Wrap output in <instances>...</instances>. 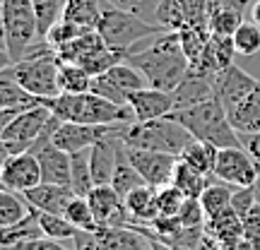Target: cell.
<instances>
[{
    "label": "cell",
    "mask_w": 260,
    "mask_h": 250,
    "mask_svg": "<svg viewBox=\"0 0 260 250\" xmlns=\"http://www.w3.org/2000/svg\"><path fill=\"white\" fill-rule=\"evenodd\" d=\"M128 63L135 65L145 75L149 87L161 92H174L190 70V60L181 46V37L174 29L159 34L157 41L145 51H138V53L130 51Z\"/></svg>",
    "instance_id": "6da1fadb"
},
{
    "label": "cell",
    "mask_w": 260,
    "mask_h": 250,
    "mask_svg": "<svg viewBox=\"0 0 260 250\" xmlns=\"http://www.w3.org/2000/svg\"><path fill=\"white\" fill-rule=\"evenodd\" d=\"M46 106L60 123H87V125H130L135 113L130 103H116L96 92L60 94L48 99Z\"/></svg>",
    "instance_id": "7a4b0ae2"
},
{
    "label": "cell",
    "mask_w": 260,
    "mask_h": 250,
    "mask_svg": "<svg viewBox=\"0 0 260 250\" xmlns=\"http://www.w3.org/2000/svg\"><path fill=\"white\" fill-rule=\"evenodd\" d=\"M58 70H60V60H58L56 48L48 46L46 39H39L27 56L17 63L5 65L0 75L12 77L19 87H24L34 96L56 99L63 94L58 84Z\"/></svg>",
    "instance_id": "3957f363"
},
{
    "label": "cell",
    "mask_w": 260,
    "mask_h": 250,
    "mask_svg": "<svg viewBox=\"0 0 260 250\" xmlns=\"http://www.w3.org/2000/svg\"><path fill=\"white\" fill-rule=\"evenodd\" d=\"M171 118H176L195 139H203L207 145H214L217 149L243 147V145H246L243 137L232 125L229 113H226V109L219 103L217 96L205 103L183 109V111H174Z\"/></svg>",
    "instance_id": "277c9868"
},
{
    "label": "cell",
    "mask_w": 260,
    "mask_h": 250,
    "mask_svg": "<svg viewBox=\"0 0 260 250\" xmlns=\"http://www.w3.org/2000/svg\"><path fill=\"white\" fill-rule=\"evenodd\" d=\"M193 139V135L171 116L147 123H130L123 130V142H125L128 149L164 152V154H176V157H181V152Z\"/></svg>",
    "instance_id": "5b68a950"
},
{
    "label": "cell",
    "mask_w": 260,
    "mask_h": 250,
    "mask_svg": "<svg viewBox=\"0 0 260 250\" xmlns=\"http://www.w3.org/2000/svg\"><path fill=\"white\" fill-rule=\"evenodd\" d=\"M3 22V44L8 65L17 63L34 48L39 39V19L31 0H3L0 10Z\"/></svg>",
    "instance_id": "8992f818"
},
{
    "label": "cell",
    "mask_w": 260,
    "mask_h": 250,
    "mask_svg": "<svg viewBox=\"0 0 260 250\" xmlns=\"http://www.w3.org/2000/svg\"><path fill=\"white\" fill-rule=\"evenodd\" d=\"M99 37L104 39V44L113 51H123L130 53V48L145 37H154V34H164L167 29L161 24L147 22V19L138 17L133 10L116 8V5H104V15L99 22Z\"/></svg>",
    "instance_id": "52a82bcc"
},
{
    "label": "cell",
    "mask_w": 260,
    "mask_h": 250,
    "mask_svg": "<svg viewBox=\"0 0 260 250\" xmlns=\"http://www.w3.org/2000/svg\"><path fill=\"white\" fill-rule=\"evenodd\" d=\"M53 118L56 116L51 113L48 106H37V109L17 113L12 121H8L3 125V130H0L5 157L19 154V152H29V149L34 147V142L48 130Z\"/></svg>",
    "instance_id": "ba28073f"
},
{
    "label": "cell",
    "mask_w": 260,
    "mask_h": 250,
    "mask_svg": "<svg viewBox=\"0 0 260 250\" xmlns=\"http://www.w3.org/2000/svg\"><path fill=\"white\" fill-rule=\"evenodd\" d=\"M149 87L145 75L140 73L135 65L125 63L113 65L111 70H106L104 75L92 77V92H96L99 96H106L116 103H128V96L138 89Z\"/></svg>",
    "instance_id": "9c48e42d"
},
{
    "label": "cell",
    "mask_w": 260,
    "mask_h": 250,
    "mask_svg": "<svg viewBox=\"0 0 260 250\" xmlns=\"http://www.w3.org/2000/svg\"><path fill=\"white\" fill-rule=\"evenodd\" d=\"M260 176V166L255 159L248 154L246 147H226L219 149L214 178L224 181L234 188H253V183Z\"/></svg>",
    "instance_id": "30bf717a"
},
{
    "label": "cell",
    "mask_w": 260,
    "mask_h": 250,
    "mask_svg": "<svg viewBox=\"0 0 260 250\" xmlns=\"http://www.w3.org/2000/svg\"><path fill=\"white\" fill-rule=\"evenodd\" d=\"M0 183L5 190L12 193H27L31 188H37L39 183H44L41 178V164H39L37 154L29 152H19V154H10L3 161L0 168Z\"/></svg>",
    "instance_id": "8fae6325"
},
{
    "label": "cell",
    "mask_w": 260,
    "mask_h": 250,
    "mask_svg": "<svg viewBox=\"0 0 260 250\" xmlns=\"http://www.w3.org/2000/svg\"><path fill=\"white\" fill-rule=\"evenodd\" d=\"M128 149V147H125ZM130 164L135 166L142 181L152 188H164L174 178V168L178 164L176 154H164V152H147V149H128Z\"/></svg>",
    "instance_id": "7c38bea8"
},
{
    "label": "cell",
    "mask_w": 260,
    "mask_h": 250,
    "mask_svg": "<svg viewBox=\"0 0 260 250\" xmlns=\"http://www.w3.org/2000/svg\"><path fill=\"white\" fill-rule=\"evenodd\" d=\"M123 125H87V123H60L56 128V132L51 135L53 145L75 154V152H82V149L94 147L99 139H104L106 135L116 132Z\"/></svg>",
    "instance_id": "4fadbf2b"
},
{
    "label": "cell",
    "mask_w": 260,
    "mask_h": 250,
    "mask_svg": "<svg viewBox=\"0 0 260 250\" xmlns=\"http://www.w3.org/2000/svg\"><path fill=\"white\" fill-rule=\"evenodd\" d=\"M255 84H258V80L251 77L246 70H241L239 65H232V67H226V70H222V73H217L212 77L214 96L226 109V113H232L255 89Z\"/></svg>",
    "instance_id": "5bb4252c"
},
{
    "label": "cell",
    "mask_w": 260,
    "mask_h": 250,
    "mask_svg": "<svg viewBox=\"0 0 260 250\" xmlns=\"http://www.w3.org/2000/svg\"><path fill=\"white\" fill-rule=\"evenodd\" d=\"M234 56H236L234 39L212 34L210 44L205 46V51L200 53V58L190 63V70H188V73L198 75V77H207V80H212L217 73H222V70H226V67H232Z\"/></svg>",
    "instance_id": "9a60e30c"
},
{
    "label": "cell",
    "mask_w": 260,
    "mask_h": 250,
    "mask_svg": "<svg viewBox=\"0 0 260 250\" xmlns=\"http://www.w3.org/2000/svg\"><path fill=\"white\" fill-rule=\"evenodd\" d=\"M128 103L133 113H135V123L157 121V118L171 116V111H174L171 92H161V89H154V87H145V89L133 92L128 96Z\"/></svg>",
    "instance_id": "2e32d148"
},
{
    "label": "cell",
    "mask_w": 260,
    "mask_h": 250,
    "mask_svg": "<svg viewBox=\"0 0 260 250\" xmlns=\"http://www.w3.org/2000/svg\"><path fill=\"white\" fill-rule=\"evenodd\" d=\"M248 0H210L207 27L217 37H234L236 29L243 24Z\"/></svg>",
    "instance_id": "e0dca14e"
},
{
    "label": "cell",
    "mask_w": 260,
    "mask_h": 250,
    "mask_svg": "<svg viewBox=\"0 0 260 250\" xmlns=\"http://www.w3.org/2000/svg\"><path fill=\"white\" fill-rule=\"evenodd\" d=\"M48 99L34 96L29 94L24 87H19L12 77L8 75H0V109H3V125L8 121H12L17 113L29 111V109H37V106H46Z\"/></svg>",
    "instance_id": "ac0fdd59"
},
{
    "label": "cell",
    "mask_w": 260,
    "mask_h": 250,
    "mask_svg": "<svg viewBox=\"0 0 260 250\" xmlns=\"http://www.w3.org/2000/svg\"><path fill=\"white\" fill-rule=\"evenodd\" d=\"M27 200L37 212L46 214H65L68 204L75 200V190L70 186H58V183H39L24 193Z\"/></svg>",
    "instance_id": "d6986e66"
},
{
    "label": "cell",
    "mask_w": 260,
    "mask_h": 250,
    "mask_svg": "<svg viewBox=\"0 0 260 250\" xmlns=\"http://www.w3.org/2000/svg\"><path fill=\"white\" fill-rule=\"evenodd\" d=\"M102 15H104L102 0H65L60 19L77 27L84 34H89V31H96L99 22H102Z\"/></svg>",
    "instance_id": "ffe728a7"
},
{
    "label": "cell",
    "mask_w": 260,
    "mask_h": 250,
    "mask_svg": "<svg viewBox=\"0 0 260 250\" xmlns=\"http://www.w3.org/2000/svg\"><path fill=\"white\" fill-rule=\"evenodd\" d=\"M171 96H174V111H183V109H190V106L210 101V99H214L212 80L188 73L186 77H183V82L171 92Z\"/></svg>",
    "instance_id": "44dd1931"
},
{
    "label": "cell",
    "mask_w": 260,
    "mask_h": 250,
    "mask_svg": "<svg viewBox=\"0 0 260 250\" xmlns=\"http://www.w3.org/2000/svg\"><path fill=\"white\" fill-rule=\"evenodd\" d=\"M205 233H207L212 241L219 243V248H232L234 243L243 238V222H241V217L229 207V209H224L222 214L207 219Z\"/></svg>",
    "instance_id": "7402d4cb"
},
{
    "label": "cell",
    "mask_w": 260,
    "mask_h": 250,
    "mask_svg": "<svg viewBox=\"0 0 260 250\" xmlns=\"http://www.w3.org/2000/svg\"><path fill=\"white\" fill-rule=\"evenodd\" d=\"M123 204H125V212L130 214L133 222L140 224H152L159 217L157 212V188L152 186H138L133 188L125 197H123Z\"/></svg>",
    "instance_id": "603a6c76"
},
{
    "label": "cell",
    "mask_w": 260,
    "mask_h": 250,
    "mask_svg": "<svg viewBox=\"0 0 260 250\" xmlns=\"http://www.w3.org/2000/svg\"><path fill=\"white\" fill-rule=\"evenodd\" d=\"M229 121L241 137L260 132V80L255 84V89L229 113Z\"/></svg>",
    "instance_id": "cb8c5ba5"
},
{
    "label": "cell",
    "mask_w": 260,
    "mask_h": 250,
    "mask_svg": "<svg viewBox=\"0 0 260 250\" xmlns=\"http://www.w3.org/2000/svg\"><path fill=\"white\" fill-rule=\"evenodd\" d=\"M217 157H219V149L214 145H207L203 139H193L183 152H181V161H186L188 166H193L195 171H200L203 176H214V168H217Z\"/></svg>",
    "instance_id": "d4e9b609"
},
{
    "label": "cell",
    "mask_w": 260,
    "mask_h": 250,
    "mask_svg": "<svg viewBox=\"0 0 260 250\" xmlns=\"http://www.w3.org/2000/svg\"><path fill=\"white\" fill-rule=\"evenodd\" d=\"M31 212H34V207L24 200V195L19 197L12 190L3 188V193H0V229L24 222L31 217Z\"/></svg>",
    "instance_id": "484cf974"
},
{
    "label": "cell",
    "mask_w": 260,
    "mask_h": 250,
    "mask_svg": "<svg viewBox=\"0 0 260 250\" xmlns=\"http://www.w3.org/2000/svg\"><path fill=\"white\" fill-rule=\"evenodd\" d=\"M171 186H176L186 197H200L205 193V188L210 186V176H203L200 171H195L193 166H188L186 161L178 159L176 168H174Z\"/></svg>",
    "instance_id": "4316f807"
},
{
    "label": "cell",
    "mask_w": 260,
    "mask_h": 250,
    "mask_svg": "<svg viewBox=\"0 0 260 250\" xmlns=\"http://www.w3.org/2000/svg\"><path fill=\"white\" fill-rule=\"evenodd\" d=\"M70 157H73V176H70V186H73V190H75V195H77V197H87V195L96 188L94 176H92L89 149L75 152V154H70Z\"/></svg>",
    "instance_id": "83f0119b"
},
{
    "label": "cell",
    "mask_w": 260,
    "mask_h": 250,
    "mask_svg": "<svg viewBox=\"0 0 260 250\" xmlns=\"http://www.w3.org/2000/svg\"><path fill=\"white\" fill-rule=\"evenodd\" d=\"M58 84L63 94H82L92 89V75L77 63H60Z\"/></svg>",
    "instance_id": "f1b7e54d"
},
{
    "label": "cell",
    "mask_w": 260,
    "mask_h": 250,
    "mask_svg": "<svg viewBox=\"0 0 260 250\" xmlns=\"http://www.w3.org/2000/svg\"><path fill=\"white\" fill-rule=\"evenodd\" d=\"M232 195L234 190L229 188V183H210V186L205 188V193L200 195V204H203L205 209V217L207 219H212L217 214H222L224 209H229L232 207Z\"/></svg>",
    "instance_id": "f546056e"
},
{
    "label": "cell",
    "mask_w": 260,
    "mask_h": 250,
    "mask_svg": "<svg viewBox=\"0 0 260 250\" xmlns=\"http://www.w3.org/2000/svg\"><path fill=\"white\" fill-rule=\"evenodd\" d=\"M178 37H181V46L186 51L188 60L193 63L200 58V53L205 51V46L210 44L212 39V31L207 24H190V27H183L178 29Z\"/></svg>",
    "instance_id": "4dcf8cb0"
},
{
    "label": "cell",
    "mask_w": 260,
    "mask_h": 250,
    "mask_svg": "<svg viewBox=\"0 0 260 250\" xmlns=\"http://www.w3.org/2000/svg\"><path fill=\"white\" fill-rule=\"evenodd\" d=\"M39 226H41V233L46 238H53V241H73L75 236L80 233L65 214L39 212Z\"/></svg>",
    "instance_id": "1f68e13d"
},
{
    "label": "cell",
    "mask_w": 260,
    "mask_h": 250,
    "mask_svg": "<svg viewBox=\"0 0 260 250\" xmlns=\"http://www.w3.org/2000/svg\"><path fill=\"white\" fill-rule=\"evenodd\" d=\"M65 217L70 219V224L77 231H89V233L99 231V222H96V217L92 212V204H89L87 197H77L75 195V200L65 209Z\"/></svg>",
    "instance_id": "d6a6232c"
},
{
    "label": "cell",
    "mask_w": 260,
    "mask_h": 250,
    "mask_svg": "<svg viewBox=\"0 0 260 250\" xmlns=\"http://www.w3.org/2000/svg\"><path fill=\"white\" fill-rule=\"evenodd\" d=\"M39 236H44V233L39 226V212L34 209L29 219L15 224V226L0 229V245H15L19 241H29V238H39Z\"/></svg>",
    "instance_id": "836d02e7"
},
{
    "label": "cell",
    "mask_w": 260,
    "mask_h": 250,
    "mask_svg": "<svg viewBox=\"0 0 260 250\" xmlns=\"http://www.w3.org/2000/svg\"><path fill=\"white\" fill-rule=\"evenodd\" d=\"M111 186L116 188V193L121 195V197H125V195L133 190V188L138 186H145V181H142V176H140L138 171H135V166L130 164L128 159V149H123L121 157H118V166H116V173H113V181Z\"/></svg>",
    "instance_id": "e575fe53"
},
{
    "label": "cell",
    "mask_w": 260,
    "mask_h": 250,
    "mask_svg": "<svg viewBox=\"0 0 260 250\" xmlns=\"http://www.w3.org/2000/svg\"><path fill=\"white\" fill-rule=\"evenodd\" d=\"M232 39H234L236 56L253 58L260 51V27L255 22H243L241 27L236 29V34H234Z\"/></svg>",
    "instance_id": "d590c367"
},
{
    "label": "cell",
    "mask_w": 260,
    "mask_h": 250,
    "mask_svg": "<svg viewBox=\"0 0 260 250\" xmlns=\"http://www.w3.org/2000/svg\"><path fill=\"white\" fill-rule=\"evenodd\" d=\"M31 5L37 10L39 19V37L46 39V34L51 31V27L56 24L60 15H63L65 0H31Z\"/></svg>",
    "instance_id": "8d00e7d4"
},
{
    "label": "cell",
    "mask_w": 260,
    "mask_h": 250,
    "mask_svg": "<svg viewBox=\"0 0 260 250\" xmlns=\"http://www.w3.org/2000/svg\"><path fill=\"white\" fill-rule=\"evenodd\" d=\"M186 195L181 193L176 186H164V188H157V212L159 217H176L183 204H186Z\"/></svg>",
    "instance_id": "74e56055"
},
{
    "label": "cell",
    "mask_w": 260,
    "mask_h": 250,
    "mask_svg": "<svg viewBox=\"0 0 260 250\" xmlns=\"http://www.w3.org/2000/svg\"><path fill=\"white\" fill-rule=\"evenodd\" d=\"M176 219L186 229H205L207 217H205V209H203V204H200V197H188L183 209L176 214Z\"/></svg>",
    "instance_id": "f35d334b"
},
{
    "label": "cell",
    "mask_w": 260,
    "mask_h": 250,
    "mask_svg": "<svg viewBox=\"0 0 260 250\" xmlns=\"http://www.w3.org/2000/svg\"><path fill=\"white\" fill-rule=\"evenodd\" d=\"M3 250H75L63 245V241H53L46 236H39V238H29V241H19L15 245H3Z\"/></svg>",
    "instance_id": "ab89813d"
},
{
    "label": "cell",
    "mask_w": 260,
    "mask_h": 250,
    "mask_svg": "<svg viewBox=\"0 0 260 250\" xmlns=\"http://www.w3.org/2000/svg\"><path fill=\"white\" fill-rule=\"evenodd\" d=\"M258 204L255 200V193H253V188H236L232 195V209L239 217H246V214L251 212L253 207Z\"/></svg>",
    "instance_id": "60d3db41"
},
{
    "label": "cell",
    "mask_w": 260,
    "mask_h": 250,
    "mask_svg": "<svg viewBox=\"0 0 260 250\" xmlns=\"http://www.w3.org/2000/svg\"><path fill=\"white\" fill-rule=\"evenodd\" d=\"M241 222H243V236L253 243V248L260 250V204H255L246 217H241Z\"/></svg>",
    "instance_id": "b9f144b4"
},
{
    "label": "cell",
    "mask_w": 260,
    "mask_h": 250,
    "mask_svg": "<svg viewBox=\"0 0 260 250\" xmlns=\"http://www.w3.org/2000/svg\"><path fill=\"white\" fill-rule=\"evenodd\" d=\"M161 3H164V0H133L128 10H133L138 17L147 19V22H154L159 8H161ZM154 24H157V22H154Z\"/></svg>",
    "instance_id": "7bdbcfd3"
},
{
    "label": "cell",
    "mask_w": 260,
    "mask_h": 250,
    "mask_svg": "<svg viewBox=\"0 0 260 250\" xmlns=\"http://www.w3.org/2000/svg\"><path fill=\"white\" fill-rule=\"evenodd\" d=\"M73 241H75V250H104V245L99 243V238H96V233L80 231Z\"/></svg>",
    "instance_id": "ee69618b"
},
{
    "label": "cell",
    "mask_w": 260,
    "mask_h": 250,
    "mask_svg": "<svg viewBox=\"0 0 260 250\" xmlns=\"http://www.w3.org/2000/svg\"><path fill=\"white\" fill-rule=\"evenodd\" d=\"M246 149H248V154L255 159V164L260 166V132H255V135H248V137H246Z\"/></svg>",
    "instance_id": "f6af8a7d"
},
{
    "label": "cell",
    "mask_w": 260,
    "mask_h": 250,
    "mask_svg": "<svg viewBox=\"0 0 260 250\" xmlns=\"http://www.w3.org/2000/svg\"><path fill=\"white\" fill-rule=\"evenodd\" d=\"M251 22H255L260 27V0H255L253 3V8H251Z\"/></svg>",
    "instance_id": "bcb514c9"
},
{
    "label": "cell",
    "mask_w": 260,
    "mask_h": 250,
    "mask_svg": "<svg viewBox=\"0 0 260 250\" xmlns=\"http://www.w3.org/2000/svg\"><path fill=\"white\" fill-rule=\"evenodd\" d=\"M102 3H104V5H116V8H125V10H128L133 0H102Z\"/></svg>",
    "instance_id": "7dc6e473"
},
{
    "label": "cell",
    "mask_w": 260,
    "mask_h": 250,
    "mask_svg": "<svg viewBox=\"0 0 260 250\" xmlns=\"http://www.w3.org/2000/svg\"><path fill=\"white\" fill-rule=\"evenodd\" d=\"M253 193H255V200H258V204H260V176H258V181L253 183Z\"/></svg>",
    "instance_id": "c3c4849f"
}]
</instances>
